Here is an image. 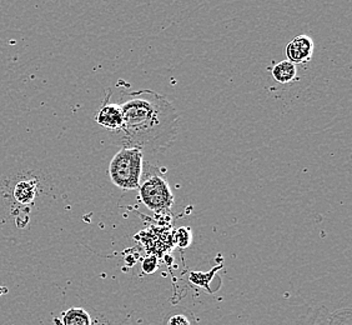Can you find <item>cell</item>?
Here are the masks:
<instances>
[{"mask_svg": "<svg viewBox=\"0 0 352 325\" xmlns=\"http://www.w3.org/2000/svg\"><path fill=\"white\" fill-rule=\"evenodd\" d=\"M176 239H177V244H179L182 248L189 247L191 240H192L191 231H190L189 228H180V229L177 231V234H176Z\"/></svg>", "mask_w": 352, "mask_h": 325, "instance_id": "obj_9", "label": "cell"}, {"mask_svg": "<svg viewBox=\"0 0 352 325\" xmlns=\"http://www.w3.org/2000/svg\"><path fill=\"white\" fill-rule=\"evenodd\" d=\"M38 193V182L36 180H21L15 184L13 197L18 203H32Z\"/></svg>", "mask_w": 352, "mask_h": 325, "instance_id": "obj_6", "label": "cell"}, {"mask_svg": "<svg viewBox=\"0 0 352 325\" xmlns=\"http://www.w3.org/2000/svg\"><path fill=\"white\" fill-rule=\"evenodd\" d=\"M157 260H156V258H146L144 262H142V271H145V273H148V274H151V273H154L157 269Z\"/></svg>", "mask_w": 352, "mask_h": 325, "instance_id": "obj_10", "label": "cell"}, {"mask_svg": "<svg viewBox=\"0 0 352 325\" xmlns=\"http://www.w3.org/2000/svg\"><path fill=\"white\" fill-rule=\"evenodd\" d=\"M124 125L116 132L122 148L156 153L175 142L180 116L175 107L153 90L145 89L120 96Z\"/></svg>", "mask_w": 352, "mask_h": 325, "instance_id": "obj_1", "label": "cell"}, {"mask_svg": "<svg viewBox=\"0 0 352 325\" xmlns=\"http://www.w3.org/2000/svg\"><path fill=\"white\" fill-rule=\"evenodd\" d=\"M314 55V41L309 35H298L286 47L287 61L298 65L311 61Z\"/></svg>", "mask_w": 352, "mask_h": 325, "instance_id": "obj_4", "label": "cell"}, {"mask_svg": "<svg viewBox=\"0 0 352 325\" xmlns=\"http://www.w3.org/2000/svg\"><path fill=\"white\" fill-rule=\"evenodd\" d=\"M63 325H91V319L82 308H72L63 314Z\"/></svg>", "mask_w": 352, "mask_h": 325, "instance_id": "obj_8", "label": "cell"}, {"mask_svg": "<svg viewBox=\"0 0 352 325\" xmlns=\"http://www.w3.org/2000/svg\"><path fill=\"white\" fill-rule=\"evenodd\" d=\"M144 165V153L135 148H122L109 164V176L122 190L139 189Z\"/></svg>", "mask_w": 352, "mask_h": 325, "instance_id": "obj_2", "label": "cell"}, {"mask_svg": "<svg viewBox=\"0 0 352 325\" xmlns=\"http://www.w3.org/2000/svg\"><path fill=\"white\" fill-rule=\"evenodd\" d=\"M142 202L156 214H165L173 208L175 198L166 178L151 165L146 164V171L139 185Z\"/></svg>", "mask_w": 352, "mask_h": 325, "instance_id": "obj_3", "label": "cell"}, {"mask_svg": "<svg viewBox=\"0 0 352 325\" xmlns=\"http://www.w3.org/2000/svg\"><path fill=\"white\" fill-rule=\"evenodd\" d=\"M166 325H191L189 319L186 318L183 314H175L168 320Z\"/></svg>", "mask_w": 352, "mask_h": 325, "instance_id": "obj_11", "label": "cell"}, {"mask_svg": "<svg viewBox=\"0 0 352 325\" xmlns=\"http://www.w3.org/2000/svg\"><path fill=\"white\" fill-rule=\"evenodd\" d=\"M272 76L280 84H289L298 78V67L289 61L275 64L272 68Z\"/></svg>", "mask_w": 352, "mask_h": 325, "instance_id": "obj_7", "label": "cell"}, {"mask_svg": "<svg viewBox=\"0 0 352 325\" xmlns=\"http://www.w3.org/2000/svg\"><path fill=\"white\" fill-rule=\"evenodd\" d=\"M96 123L111 132H119L124 125L122 110L119 104L109 102V95L96 114Z\"/></svg>", "mask_w": 352, "mask_h": 325, "instance_id": "obj_5", "label": "cell"}]
</instances>
